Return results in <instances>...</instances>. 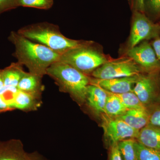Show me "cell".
<instances>
[{"mask_svg":"<svg viewBox=\"0 0 160 160\" xmlns=\"http://www.w3.org/2000/svg\"><path fill=\"white\" fill-rule=\"evenodd\" d=\"M29 155L31 160H48L37 151L29 153Z\"/></svg>","mask_w":160,"mask_h":160,"instance_id":"cell-30","label":"cell"},{"mask_svg":"<svg viewBox=\"0 0 160 160\" xmlns=\"http://www.w3.org/2000/svg\"><path fill=\"white\" fill-rule=\"evenodd\" d=\"M2 71L4 86L15 87L26 73L23 70L22 65L18 62L12 63Z\"/></svg>","mask_w":160,"mask_h":160,"instance_id":"cell-17","label":"cell"},{"mask_svg":"<svg viewBox=\"0 0 160 160\" xmlns=\"http://www.w3.org/2000/svg\"><path fill=\"white\" fill-rule=\"evenodd\" d=\"M108 92L99 86L90 84L87 88L85 104L92 112L100 118L105 113V108Z\"/></svg>","mask_w":160,"mask_h":160,"instance_id":"cell-11","label":"cell"},{"mask_svg":"<svg viewBox=\"0 0 160 160\" xmlns=\"http://www.w3.org/2000/svg\"><path fill=\"white\" fill-rule=\"evenodd\" d=\"M42 78L38 76L26 72L18 84V89L20 91L41 97L44 89Z\"/></svg>","mask_w":160,"mask_h":160,"instance_id":"cell-16","label":"cell"},{"mask_svg":"<svg viewBox=\"0 0 160 160\" xmlns=\"http://www.w3.org/2000/svg\"><path fill=\"white\" fill-rule=\"evenodd\" d=\"M116 95L120 98L128 109H146L133 91Z\"/></svg>","mask_w":160,"mask_h":160,"instance_id":"cell-21","label":"cell"},{"mask_svg":"<svg viewBox=\"0 0 160 160\" xmlns=\"http://www.w3.org/2000/svg\"><path fill=\"white\" fill-rule=\"evenodd\" d=\"M0 109L6 112L11 111V110H13L14 109L10 108L8 106V104L3 100V99L0 96Z\"/></svg>","mask_w":160,"mask_h":160,"instance_id":"cell-31","label":"cell"},{"mask_svg":"<svg viewBox=\"0 0 160 160\" xmlns=\"http://www.w3.org/2000/svg\"><path fill=\"white\" fill-rule=\"evenodd\" d=\"M118 118L138 130L149 124V115L146 109H128L124 114Z\"/></svg>","mask_w":160,"mask_h":160,"instance_id":"cell-15","label":"cell"},{"mask_svg":"<svg viewBox=\"0 0 160 160\" xmlns=\"http://www.w3.org/2000/svg\"><path fill=\"white\" fill-rule=\"evenodd\" d=\"M133 92L146 108L160 100V71L140 74Z\"/></svg>","mask_w":160,"mask_h":160,"instance_id":"cell-8","label":"cell"},{"mask_svg":"<svg viewBox=\"0 0 160 160\" xmlns=\"http://www.w3.org/2000/svg\"><path fill=\"white\" fill-rule=\"evenodd\" d=\"M100 118L108 149L120 141L137 138L139 130L132 128L119 118L111 117L105 114H102Z\"/></svg>","mask_w":160,"mask_h":160,"instance_id":"cell-7","label":"cell"},{"mask_svg":"<svg viewBox=\"0 0 160 160\" xmlns=\"http://www.w3.org/2000/svg\"><path fill=\"white\" fill-rule=\"evenodd\" d=\"M139 75L108 79H100L90 77V84L99 86L110 93L122 94L133 91Z\"/></svg>","mask_w":160,"mask_h":160,"instance_id":"cell-10","label":"cell"},{"mask_svg":"<svg viewBox=\"0 0 160 160\" xmlns=\"http://www.w3.org/2000/svg\"><path fill=\"white\" fill-rule=\"evenodd\" d=\"M159 26H160V22L159 24Z\"/></svg>","mask_w":160,"mask_h":160,"instance_id":"cell-34","label":"cell"},{"mask_svg":"<svg viewBox=\"0 0 160 160\" xmlns=\"http://www.w3.org/2000/svg\"><path fill=\"white\" fill-rule=\"evenodd\" d=\"M133 11H139L145 13V0H130Z\"/></svg>","mask_w":160,"mask_h":160,"instance_id":"cell-28","label":"cell"},{"mask_svg":"<svg viewBox=\"0 0 160 160\" xmlns=\"http://www.w3.org/2000/svg\"><path fill=\"white\" fill-rule=\"evenodd\" d=\"M93 42L70 49L61 55L59 61L89 76L95 69L109 61L92 46Z\"/></svg>","mask_w":160,"mask_h":160,"instance_id":"cell-4","label":"cell"},{"mask_svg":"<svg viewBox=\"0 0 160 160\" xmlns=\"http://www.w3.org/2000/svg\"><path fill=\"white\" fill-rule=\"evenodd\" d=\"M154 18L160 17V0H145V13Z\"/></svg>","mask_w":160,"mask_h":160,"instance_id":"cell-24","label":"cell"},{"mask_svg":"<svg viewBox=\"0 0 160 160\" xmlns=\"http://www.w3.org/2000/svg\"><path fill=\"white\" fill-rule=\"evenodd\" d=\"M41 97L18 89L12 103L11 108L24 111H35L42 104Z\"/></svg>","mask_w":160,"mask_h":160,"instance_id":"cell-13","label":"cell"},{"mask_svg":"<svg viewBox=\"0 0 160 160\" xmlns=\"http://www.w3.org/2000/svg\"><path fill=\"white\" fill-rule=\"evenodd\" d=\"M149 115V124L160 127V100L146 108Z\"/></svg>","mask_w":160,"mask_h":160,"instance_id":"cell-23","label":"cell"},{"mask_svg":"<svg viewBox=\"0 0 160 160\" xmlns=\"http://www.w3.org/2000/svg\"><path fill=\"white\" fill-rule=\"evenodd\" d=\"M157 57L160 62V37L155 39L151 43Z\"/></svg>","mask_w":160,"mask_h":160,"instance_id":"cell-29","label":"cell"},{"mask_svg":"<svg viewBox=\"0 0 160 160\" xmlns=\"http://www.w3.org/2000/svg\"><path fill=\"white\" fill-rule=\"evenodd\" d=\"M132 24L128 49L136 46L143 41L160 37L159 25L152 22L144 12L133 11Z\"/></svg>","mask_w":160,"mask_h":160,"instance_id":"cell-6","label":"cell"},{"mask_svg":"<svg viewBox=\"0 0 160 160\" xmlns=\"http://www.w3.org/2000/svg\"><path fill=\"white\" fill-rule=\"evenodd\" d=\"M18 7L19 0H0V15Z\"/></svg>","mask_w":160,"mask_h":160,"instance_id":"cell-26","label":"cell"},{"mask_svg":"<svg viewBox=\"0 0 160 160\" xmlns=\"http://www.w3.org/2000/svg\"><path fill=\"white\" fill-rule=\"evenodd\" d=\"M0 160H31L22 141L12 139L0 142Z\"/></svg>","mask_w":160,"mask_h":160,"instance_id":"cell-12","label":"cell"},{"mask_svg":"<svg viewBox=\"0 0 160 160\" xmlns=\"http://www.w3.org/2000/svg\"><path fill=\"white\" fill-rule=\"evenodd\" d=\"M53 0H19V6L48 10L53 6Z\"/></svg>","mask_w":160,"mask_h":160,"instance_id":"cell-22","label":"cell"},{"mask_svg":"<svg viewBox=\"0 0 160 160\" xmlns=\"http://www.w3.org/2000/svg\"><path fill=\"white\" fill-rule=\"evenodd\" d=\"M108 92L104 114L111 117H119L124 114L128 109L116 95Z\"/></svg>","mask_w":160,"mask_h":160,"instance_id":"cell-18","label":"cell"},{"mask_svg":"<svg viewBox=\"0 0 160 160\" xmlns=\"http://www.w3.org/2000/svg\"><path fill=\"white\" fill-rule=\"evenodd\" d=\"M18 91L17 87L12 86H4L0 89V96L10 108H11L12 103Z\"/></svg>","mask_w":160,"mask_h":160,"instance_id":"cell-25","label":"cell"},{"mask_svg":"<svg viewBox=\"0 0 160 160\" xmlns=\"http://www.w3.org/2000/svg\"><path fill=\"white\" fill-rule=\"evenodd\" d=\"M135 139H128L118 143L123 160H137L134 143Z\"/></svg>","mask_w":160,"mask_h":160,"instance_id":"cell-20","label":"cell"},{"mask_svg":"<svg viewBox=\"0 0 160 160\" xmlns=\"http://www.w3.org/2000/svg\"><path fill=\"white\" fill-rule=\"evenodd\" d=\"M46 75L54 80L60 91L69 93L80 106L85 104L90 76L60 61L49 66Z\"/></svg>","mask_w":160,"mask_h":160,"instance_id":"cell-3","label":"cell"},{"mask_svg":"<svg viewBox=\"0 0 160 160\" xmlns=\"http://www.w3.org/2000/svg\"><path fill=\"white\" fill-rule=\"evenodd\" d=\"M135 139L146 147L160 151V127L148 124L140 129Z\"/></svg>","mask_w":160,"mask_h":160,"instance_id":"cell-14","label":"cell"},{"mask_svg":"<svg viewBox=\"0 0 160 160\" xmlns=\"http://www.w3.org/2000/svg\"><path fill=\"white\" fill-rule=\"evenodd\" d=\"M126 54L145 73L160 71V62L151 44L148 41H143L136 46L129 48L126 52Z\"/></svg>","mask_w":160,"mask_h":160,"instance_id":"cell-9","label":"cell"},{"mask_svg":"<svg viewBox=\"0 0 160 160\" xmlns=\"http://www.w3.org/2000/svg\"><path fill=\"white\" fill-rule=\"evenodd\" d=\"M134 148L137 160H160V151L146 147L136 139Z\"/></svg>","mask_w":160,"mask_h":160,"instance_id":"cell-19","label":"cell"},{"mask_svg":"<svg viewBox=\"0 0 160 160\" xmlns=\"http://www.w3.org/2000/svg\"><path fill=\"white\" fill-rule=\"evenodd\" d=\"M5 112L6 111H4V110H1V109H0V113H2V112Z\"/></svg>","mask_w":160,"mask_h":160,"instance_id":"cell-33","label":"cell"},{"mask_svg":"<svg viewBox=\"0 0 160 160\" xmlns=\"http://www.w3.org/2000/svg\"><path fill=\"white\" fill-rule=\"evenodd\" d=\"M8 40L15 47L13 56L32 74L42 78L49 66L59 61L61 55L58 52L26 38L17 32H11Z\"/></svg>","mask_w":160,"mask_h":160,"instance_id":"cell-1","label":"cell"},{"mask_svg":"<svg viewBox=\"0 0 160 160\" xmlns=\"http://www.w3.org/2000/svg\"><path fill=\"white\" fill-rule=\"evenodd\" d=\"M4 86V82L2 75V69H0V89H2Z\"/></svg>","mask_w":160,"mask_h":160,"instance_id":"cell-32","label":"cell"},{"mask_svg":"<svg viewBox=\"0 0 160 160\" xmlns=\"http://www.w3.org/2000/svg\"><path fill=\"white\" fill-rule=\"evenodd\" d=\"M17 32L26 38L44 45L60 55L92 42L66 38L62 34L58 26L47 22L27 25L20 28Z\"/></svg>","mask_w":160,"mask_h":160,"instance_id":"cell-2","label":"cell"},{"mask_svg":"<svg viewBox=\"0 0 160 160\" xmlns=\"http://www.w3.org/2000/svg\"><path fill=\"white\" fill-rule=\"evenodd\" d=\"M145 73L133 60L129 57L110 60L94 71L89 76L100 79L116 78L139 75Z\"/></svg>","mask_w":160,"mask_h":160,"instance_id":"cell-5","label":"cell"},{"mask_svg":"<svg viewBox=\"0 0 160 160\" xmlns=\"http://www.w3.org/2000/svg\"><path fill=\"white\" fill-rule=\"evenodd\" d=\"M108 150L109 154L108 160H123L120 154L118 143H115L110 146Z\"/></svg>","mask_w":160,"mask_h":160,"instance_id":"cell-27","label":"cell"}]
</instances>
